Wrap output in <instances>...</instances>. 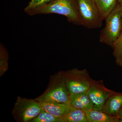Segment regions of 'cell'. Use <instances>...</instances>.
Returning a JSON list of instances; mask_svg holds the SVG:
<instances>
[{"label": "cell", "mask_w": 122, "mask_h": 122, "mask_svg": "<svg viewBox=\"0 0 122 122\" xmlns=\"http://www.w3.org/2000/svg\"><path fill=\"white\" fill-rule=\"evenodd\" d=\"M30 16L44 14H59L65 16L70 23L83 26L77 0H53L47 4L26 13Z\"/></svg>", "instance_id": "1"}, {"label": "cell", "mask_w": 122, "mask_h": 122, "mask_svg": "<svg viewBox=\"0 0 122 122\" xmlns=\"http://www.w3.org/2000/svg\"><path fill=\"white\" fill-rule=\"evenodd\" d=\"M70 95L62 72L61 71L50 78L45 91L35 99L40 103L45 102L69 103Z\"/></svg>", "instance_id": "2"}, {"label": "cell", "mask_w": 122, "mask_h": 122, "mask_svg": "<svg viewBox=\"0 0 122 122\" xmlns=\"http://www.w3.org/2000/svg\"><path fill=\"white\" fill-rule=\"evenodd\" d=\"M122 7L118 4L105 20L106 24L99 35L101 43L111 47L122 32Z\"/></svg>", "instance_id": "3"}, {"label": "cell", "mask_w": 122, "mask_h": 122, "mask_svg": "<svg viewBox=\"0 0 122 122\" xmlns=\"http://www.w3.org/2000/svg\"><path fill=\"white\" fill-rule=\"evenodd\" d=\"M62 72L70 94L87 92L92 80L87 70L75 68Z\"/></svg>", "instance_id": "4"}, {"label": "cell", "mask_w": 122, "mask_h": 122, "mask_svg": "<svg viewBox=\"0 0 122 122\" xmlns=\"http://www.w3.org/2000/svg\"><path fill=\"white\" fill-rule=\"evenodd\" d=\"M40 103L35 99H29L18 96L12 114L19 122H30L39 115L41 111Z\"/></svg>", "instance_id": "5"}, {"label": "cell", "mask_w": 122, "mask_h": 122, "mask_svg": "<svg viewBox=\"0 0 122 122\" xmlns=\"http://www.w3.org/2000/svg\"><path fill=\"white\" fill-rule=\"evenodd\" d=\"M77 1L83 26L89 29L101 27L103 20L95 0H77Z\"/></svg>", "instance_id": "6"}, {"label": "cell", "mask_w": 122, "mask_h": 122, "mask_svg": "<svg viewBox=\"0 0 122 122\" xmlns=\"http://www.w3.org/2000/svg\"><path fill=\"white\" fill-rule=\"evenodd\" d=\"M87 93L93 104L94 110L102 111L107 99L116 92L106 87L102 80L92 79Z\"/></svg>", "instance_id": "7"}, {"label": "cell", "mask_w": 122, "mask_h": 122, "mask_svg": "<svg viewBox=\"0 0 122 122\" xmlns=\"http://www.w3.org/2000/svg\"><path fill=\"white\" fill-rule=\"evenodd\" d=\"M69 103L71 106L84 111L93 110V104L87 92L70 95Z\"/></svg>", "instance_id": "8"}, {"label": "cell", "mask_w": 122, "mask_h": 122, "mask_svg": "<svg viewBox=\"0 0 122 122\" xmlns=\"http://www.w3.org/2000/svg\"><path fill=\"white\" fill-rule=\"evenodd\" d=\"M40 104L42 109L60 119L68 113L71 106L69 103L45 102Z\"/></svg>", "instance_id": "9"}, {"label": "cell", "mask_w": 122, "mask_h": 122, "mask_svg": "<svg viewBox=\"0 0 122 122\" xmlns=\"http://www.w3.org/2000/svg\"><path fill=\"white\" fill-rule=\"evenodd\" d=\"M122 107V93H116L111 96L103 106L102 111L116 116Z\"/></svg>", "instance_id": "10"}, {"label": "cell", "mask_w": 122, "mask_h": 122, "mask_svg": "<svg viewBox=\"0 0 122 122\" xmlns=\"http://www.w3.org/2000/svg\"><path fill=\"white\" fill-rule=\"evenodd\" d=\"M88 122H119L116 116L110 115L100 111L91 110L85 111Z\"/></svg>", "instance_id": "11"}, {"label": "cell", "mask_w": 122, "mask_h": 122, "mask_svg": "<svg viewBox=\"0 0 122 122\" xmlns=\"http://www.w3.org/2000/svg\"><path fill=\"white\" fill-rule=\"evenodd\" d=\"M60 119L61 122H88L85 111L72 106L68 113Z\"/></svg>", "instance_id": "12"}, {"label": "cell", "mask_w": 122, "mask_h": 122, "mask_svg": "<svg viewBox=\"0 0 122 122\" xmlns=\"http://www.w3.org/2000/svg\"><path fill=\"white\" fill-rule=\"evenodd\" d=\"M101 17L103 20L115 9L118 0H95Z\"/></svg>", "instance_id": "13"}, {"label": "cell", "mask_w": 122, "mask_h": 122, "mask_svg": "<svg viewBox=\"0 0 122 122\" xmlns=\"http://www.w3.org/2000/svg\"><path fill=\"white\" fill-rule=\"evenodd\" d=\"M112 48L116 63L119 66L122 67V32L114 43Z\"/></svg>", "instance_id": "14"}, {"label": "cell", "mask_w": 122, "mask_h": 122, "mask_svg": "<svg viewBox=\"0 0 122 122\" xmlns=\"http://www.w3.org/2000/svg\"><path fill=\"white\" fill-rule=\"evenodd\" d=\"M30 122H61V119L41 109L37 116L34 118Z\"/></svg>", "instance_id": "15"}, {"label": "cell", "mask_w": 122, "mask_h": 122, "mask_svg": "<svg viewBox=\"0 0 122 122\" xmlns=\"http://www.w3.org/2000/svg\"><path fill=\"white\" fill-rule=\"evenodd\" d=\"M9 54L2 44L0 46V76L7 71L8 67Z\"/></svg>", "instance_id": "16"}, {"label": "cell", "mask_w": 122, "mask_h": 122, "mask_svg": "<svg viewBox=\"0 0 122 122\" xmlns=\"http://www.w3.org/2000/svg\"><path fill=\"white\" fill-rule=\"evenodd\" d=\"M53 0H30L28 5L24 9L25 12L41 7Z\"/></svg>", "instance_id": "17"}, {"label": "cell", "mask_w": 122, "mask_h": 122, "mask_svg": "<svg viewBox=\"0 0 122 122\" xmlns=\"http://www.w3.org/2000/svg\"><path fill=\"white\" fill-rule=\"evenodd\" d=\"M116 116L119 120V122H122V107L118 112Z\"/></svg>", "instance_id": "18"}, {"label": "cell", "mask_w": 122, "mask_h": 122, "mask_svg": "<svg viewBox=\"0 0 122 122\" xmlns=\"http://www.w3.org/2000/svg\"><path fill=\"white\" fill-rule=\"evenodd\" d=\"M118 4L122 7V0H118Z\"/></svg>", "instance_id": "19"}, {"label": "cell", "mask_w": 122, "mask_h": 122, "mask_svg": "<svg viewBox=\"0 0 122 122\" xmlns=\"http://www.w3.org/2000/svg\"></svg>", "instance_id": "20"}]
</instances>
